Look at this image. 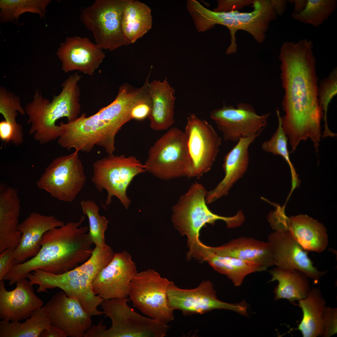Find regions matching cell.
<instances>
[{
    "mask_svg": "<svg viewBox=\"0 0 337 337\" xmlns=\"http://www.w3.org/2000/svg\"><path fill=\"white\" fill-rule=\"evenodd\" d=\"M196 259L208 262L216 271L227 276L235 286H240L247 275L256 271H266L259 264L236 258L218 255L208 250L203 244L198 248Z\"/></svg>",
    "mask_w": 337,
    "mask_h": 337,
    "instance_id": "28",
    "label": "cell"
},
{
    "mask_svg": "<svg viewBox=\"0 0 337 337\" xmlns=\"http://www.w3.org/2000/svg\"><path fill=\"white\" fill-rule=\"evenodd\" d=\"M268 220L273 229L287 231L305 251L320 252L328 245L325 228L306 215L288 217L283 208L277 206L269 214Z\"/></svg>",
    "mask_w": 337,
    "mask_h": 337,
    "instance_id": "17",
    "label": "cell"
},
{
    "mask_svg": "<svg viewBox=\"0 0 337 337\" xmlns=\"http://www.w3.org/2000/svg\"><path fill=\"white\" fill-rule=\"evenodd\" d=\"M81 77L78 72L70 76L63 83L60 93L54 96L51 101L36 89L32 101L24 108L28 117L27 123L30 125L29 134L40 144L59 138L61 127L56 124L58 120L66 117L70 122L79 117L81 106L78 83Z\"/></svg>",
    "mask_w": 337,
    "mask_h": 337,
    "instance_id": "5",
    "label": "cell"
},
{
    "mask_svg": "<svg viewBox=\"0 0 337 337\" xmlns=\"http://www.w3.org/2000/svg\"><path fill=\"white\" fill-rule=\"evenodd\" d=\"M288 1L294 3V12L296 13H299L303 10L305 8L307 0H288Z\"/></svg>",
    "mask_w": 337,
    "mask_h": 337,
    "instance_id": "46",
    "label": "cell"
},
{
    "mask_svg": "<svg viewBox=\"0 0 337 337\" xmlns=\"http://www.w3.org/2000/svg\"><path fill=\"white\" fill-rule=\"evenodd\" d=\"M16 283L14 289L8 291L4 281H0L1 320L13 322L27 319L43 306L42 300L36 295L30 280L21 278Z\"/></svg>",
    "mask_w": 337,
    "mask_h": 337,
    "instance_id": "22",
    "label": "cell"
},
{
    "mask_svg": "<svg viewBox=\"0 0 337 337\" xmlns=\"http://www.w3.org/2000/svg\"><path fill=\"white\" fill-rule=\"evenodd\" d=\"M323 331L322 336H331L337 333V309L325 307L323 315Z\"/></svg>",
    "mask_w": 337,
    "mask_h": 337,
    "instance_id": "39",
    "label": "cell"
},
{
    "mask_svg": "<svg viewBox=\"0 0 337 337\" xmlns=\"http://www.w3.org/2000/svg\"><path fill=\"white\" fill-rule=\"evenodd\" d=\"M19 111L24 115L25 111L21 105L19 96L9 91L4 87L0 88V113L5 119L7 125L14 128H22L21 125L17 123L16 118Z\"/></svg>",
    "mask_w": 337,
    "mask_h": 337,
    "instance_id": "38",
    "label": "cell"
},
{
    "mask_svg": "<svg viewBox=\"0 0 337 337\" xmlns=\"http://www.w3.org/2000/svg\"><path fill=\"white\" fill-rule=\"evenodd\" d=\"M65 224L53 215H45L34 212L31 213L17 227V229L21 233V237L14 251L15 264L23 263L35 256L41 249V243L45 233Z\"/></svg>",
    "mask_w": 337,
    "mask_h": 337,
    "instance_id": "23",
    "label": "cell"
},
{
    "mask_svg": "<svg viewBox=\"0 0 337 337\" xmlns=\"http://www.w3.org/2000/svg\"><path fill=\"white\" fill-rule=\"evenodd\" d=\"M86 180L82 163L75 151L53 159L36 183L53 197L71 202L81 192Z\"/></svg>",
    "mask_w": 337,
    "mask_h": 337,
    "instance_id": "13",
    "label": "cell"
},
{
    "mask_svg": "<svg viewBox=\"0 0 337 337\" xmlns=\"http://www.w3.org/2000/svg\"><path fill=\"white\" fill-rule=\"evenodd\" d=\"M270 272L272 277L270 281L278 283L274 291L276 300L286 299L294 304L305 298L310 289L308 277L300 271L277 267Z\"/></svg>",
    "mask_w": 337,
    "mask_h": 337,
    "instance_id": "29",
    "label": "cell"
},
{
    "mask_svg": "<svg viewBox=\"0 0 337 337\" xmlns=\"http://www.w3.org/2000/svg\"><path fill=\"white\" fill-rule=\"evenodd\" d=\"M274 9L277 15L283 14L286 9L288 1L283 0H271Z\"/></svg>",
    "mask_w": 337,
    "mask_h": 337,
    "instance_id": "45",
    "label": "cell"
},
{
    "mask_svg": "<svg viewBox=\"0 0 337 337\" xmlns=\"http://www.w3.org/2000/svg\"><path fill=\"white\" fill-rule=\"evenodd\" d=\"M129 0H96L81 9L80 19L90 31L95 44L112 51L131 44L121 28L124 10Z\"/></svg>",
    "mask_w": 337,
    "mask_h": 337,
    "instance_id": "10",
    "label": "cell"
},
{
    "mask_svg": "<svg viewBox=\"0 0 337 337\" xmlns=\"http://www.w3.org/2000/svg\"><path fill=\"white\" fill-rule=\"evenodd\" d=\"M20 200L17 189L0 185V253L8 248H16L21 237L17 229Z\"/></svg>",
    "mask_w": 337,
    "mask_h": 337,
    "instance_id": "25",
    "label": "cell"
},
{
    "mask_svg": "<svg viewBox=\"0 0 337 337\" xmlns=\"http://www.w3.org/2000/svg\"><path fill=\"white\" fill-rule=\"evenodd\" d=\"M148 93L152 102L148 117L151 129L156 131L169 129L174 122L175 90L169 83L167 77L163 81L154 80L147 81Z\"/></svg>",
    "mask_w": 337,
    "mask_h": 337,
    "instance_id": "27",
    "label": "cell"
},
{
    "mask_svg": "<svg viewBox=\"0 0 337 337\" xmlns=\"http://www.w3.org/2000/svg\"><path fill=\"white\" fill-rule=\"evenodd\" d=\"M67 334L58 327L51 325L50 328L44 330L41 337H66Z\"/></svg>",
    "mask_w": 337,
    "mask_h": 337,
    "instance_id": "44",
    "label": "cell"
},
{
    "mask_svg": "<svg viewBox=\"0 0 337 337\" xmlns=\"http://www.w3.org/2000/svg\"><path fill=\"white\" fill-rule=\"evenodd\" d=\"M146 94L143 86L136 88L127 83L122 84L110 104L90 116L82 114L71 123V131L74 141L86 151H91L97 145L103 147L108 154H113L116 134L125 124L132 120L133 108Z\"/></svg>",
    "mask_w": 337,
    "mask_h": 337,
    "instance_id": "3",
    "label": "cell"
},
{
    "mask_svg": "<svg viewBox=\"0 0 337 337\" xmlns=\"http://www.w3.org/2000/svg\"><path fill=\"white\" fill-rule=\"evenodd\" d=\"M256 138L253 136L240 139L225 156L223 164L224 176L214 189L208 192L207 204L227 195L234 183L242 177L249 164V147Z\"/></svg>",
    "mask_w": 337,
    "mask_h": 337,
    "instance_id": "24",
    "label": "cell"
},
{
    "mask_svg": "<svg viewBox=\"0 0 337 337\" xmlns=\"http://www.w3.org/2000/svg\"><path fill=\"white\" fill-rule=\"evenodd\" d=\"M337 5L335 0H308L303 10L299 13L293 12L291 15L300 22L317 27L328 19Z\"/></svg>",
    "mask_w": 337,
    "mask_h": 337,
    "instance_id": "34",
    "label": "cell"
},
{
    "mask_svg": "<svg viewBox=\"0 0 337 337\" xmlns=\"http://www.w3.org/2000/svg\"><path fill=\"white\" fill-rule=\"evenodd\" d=\"M171 282L153 269L137 272L129 285V298L145 316L167 324L174 319V310L169 307L167 298Z\"/></svg>",
    "mask_w": 337,
    "mask_h": 337,
    "instance_id": "12",
    "label": "cell"
},
{
    "mask_svg": "<svg viewBox=\"0 0 337 337\" xmlns=\"http://www.w3.org/2000/svg\"><path fill=\"white\" fill-rule=\"evenodd\" d=\"M152 102L148 94L137 103L130 113L132 119L142 120L149 117L151 110Z\"/></svg>",
    "mask_w": 337,
    "mask_h": 337,
    "instance_id": "40",
    "label": "cell"
},
{
    "mask_svg": "<svg viewBox=\"0 0 337 337\" xmlns=\"http://www.w3.org/2000/svg\"><path fill=\"white\" fill-rule=\"evenodd\" d=\"M278 124L277 128L271 138L264 142L261 144L262 150L274 155L281 156L287 162L290 167L293 182L297 181V174L291 161L287 149L288 138L282 127L281 116L277 115Z\"/></svg>",
    "mask_w": 337,
    "mask_h": 337,
    "instance_id": "37",
    "label": "cell"
},
{
    "mask_svg": "<svg viewBox=\"0 0 337 337\" xmlns=\"http://www.w3.org/2000/svg\"><path fill=\"white\" fill-rule=\"evenodd\" d=\"M144 165L146 171L162 180L194 177L184 132L169 129L150 148Z\"/></svg>",
    "mask_w": 337,
    "mask_h": 337,
    "instance_id": "8",
    "label": "cell"
},
{
    "mask_svg": "<svg viewBox=\"0 0 337 337\" xmlns=\"http://www.w3.org/2000/svg\"><path fill=\"white\" fill-rule=\"evenodd\" d=\"M52 325L70 337H83L92 325L91 317L76 299L61 290L42 307Z\"/></svg>",
    "mask_w": 337,
    "mask_h": 337,
    "instance_id": "19",
    "label": "cell"
},
{
    "mask_svg": "<svg viewBox=\"0 0 337 337\" xmlns=\"http://www.w3.org/2000/svg\"><path fill=\"white\" fill-rule=\"evenodd\" d=\"M50 0H1L0 20L2 23L17 24L20 15L28 12L45 17L46 8Z\"/></svg>",
    "mask_w": 337,
    "mask_h": 337,
    "instance_id": "33",
    "label": "cell"
},
{
    "mask_svg": "<svg viewBox=\"0 0 337 337\" xmlns=\"http://www.w3.org/2000/svg\"><path fill=\"white\" fill-rule=\"evenodd\" d=\"M270 113L258 115L250 104L241 103L236 107L224 104L210 114L217 128L223 134L226 141H238L240 139L258 137L267 125Z\"/></svg>",
    "mask_w": 337,
    "mask_h": 337,
    "instance_id": "14",
    "label": "cell"
},
{
    "mask_svg": "<svg viewBox=\"0 0 337 337\" xmlns=\"http://www.w3.org/2000/svg\"><path fill=\"white\" fill-rule=\"evenodd\" d=\"M207 193L202 184L196 182L172 208V222L182 235L187 237L189 249L201 242L199 239L200 231L206 224L213 225L217 221L221 220L226 223L228 228H234L241 226L245 220L241 210L230 217L213 213L207 205Z\"/></svg>",
    "mask_w": 337,
    "mask_h": 337,
    "instance_id": "7",
    "label": "cell"
},
{
    "mask_svg": "<svg viewBox=\"0 0 337 337\" xmlns=\"http://www.w3.org/2000/svg\"><path fill=\"white\" fill-rule=\"evenodd\" d=\"M80 205L84 215L87 216L89 223V236L95 246L101 248L105 247V232L107 228L108 221L104 216L99 213L100 208L93 200H82Z\"/></svg>",
    "mask_w": 337,
    "mask_h": 337,
    "instance_id": "35",
    "label": "cell"
},
{
    "mask_svg": "<svg viewBox=\"0 0 337 337\" xmlns=\"http://www.w3.org/2000/svg\"><path fill=\"white\" fill-rule=\"evenodd\" d=\"M114 254L107 244L103 248L95 246L90 257L73 269L60 274L37 269L32 272L30 280L33 285L38 286L37 292H47L48 289L60 288L68 297L77 300L90 316L100 315L104 312L97 308L103 299L95 294L92 283L98 273L111 260Z\"/></svg>",
    "mask_w": 337,
    "mask_h": 337,
    "instance_id": "4",
    "label": "cell"
},
{
    "mask_svg": "<svg viewBox=\"0 0 337 337\" xmlns=\"http://www.w3.org/2000/svg\"><path fill=\"white\" fill-rule=\"evenodd\" d=\"M167 298L170 308L181 310L185 314H203L214 309L229 310L244 315L247 314L245 302L231 304L218 299L209 281H203L197 287L191 289L180 288L171 281L168 288Z\"/></svg>",
    "mask_w": 337,
    "mask_h": 337,
    "instance_id": "15",
    "label": "cell"
},
{
    "mask_svg": "<svg viewBox=\"0 0 337 337\" xmlns=\"http://www.w3.org/2000/svg\"><path fill=\"white\" fill-rule=\"evenodd\" d=\"M273 252L274 265L282 268L295 269L317 283L325 272L318 270L309 257L307 252L286 231L275 230L268 237Z\"/></svg>",
    "mask_w": 337,
    "mask_h": 337,
    "instance_id": "20",
    "label": "cell"
},
{
    "mask_svg": "<svg viewBox=\"0 0 337 337\" xmlns=\"http://www.w3.org/2000/svg\"><path fill=\"white\" fill-rule=\"evenodd\" d=\"M310 40L287 42L280 50L281 79L285 95L282 102L285 115L282 127L295 151L308 138L315 149L321 139L320 122L324 116L318 97L316 59Z\"/></svg>",
    "mask_w": 337,
    "mask_h": 337,
    "instance_id": "1",
    "label": "cell"
},
{
    "mask_svg": "<svg viewBox=\"0 0 337 337\" xmlns=\"http://www.w3.org/2000/svg\"><path fill=\"white\" fill-rule=\"evenodd\" d=\"M16 248H8L0 254V281L15 264L14 253Z\"/></svg>",
    "mask_w": 337,
    "mask_h": 337,
    "instance_id": "41",
    "label": "cell"
},
{
    "mask_svg": "<svg viewBox=\"0 0 337 337\" xmlns=\"http://www.w3.org/2000/svg\"><path fill=\"white\" fill-rule=\"evenodd\" d=\"M106 326L102 324L101 320L97 325H91L85 333L84 337H100Z\"/></svg>",
    "mask_w": 337,
    "mask_h": 337,
    "instance_id": "43",
    "label": "cell"
},
{
    "mask_svg": "<svg viewBox=\"0 0 337 337\" xmlns=\"http://www.w3.org/2000/svg\"><path fill=\"white\" fill-rule=\"evenodd\" d=\"M254 0H218L217 7L213 11L217 12L236 11L244 6L252 3Z\"/></svg>",
    "mask_w": 337,
    "mask_h": 337,
    "instance_id": "42",
    "label": "cell"
},
{
    "mask_svg": "<svg viewBox=\"0 0 337 337\" xmlns=\"http://www.w3.org/2000/svg\"><path fill=\"white\" fill-rule=\"evenodd\" d=\"M93 168L91 181L95 188L107 192L105 205H110L115 196L126 209L131 203L126 194L129 186L136 176L146 172L144 164L136 157L124 154L108 155L95 161Z\"/></svg>",
    "mask_w": 337,
    "mask_h": 337,
    "instance_id": "9",
    "label": "cell"
},
{
    "mask_svg": "<svg viewBox=\"0 0 337 337\" xmlns=\"http://www.w3.org/2000/svg\"><path fill=\"white\" fill-rule=\"evenodd\" d=\"M66 73L77 70L91 76L105 57L102 49L87 37H67L56 53Z\"/></svg>",
    "mask_w": 337,
    "mask_h": 337,
    "instance_id": "21",
    "label": "cell"
},
{
    "mask_svg": "<svg viewBox=\"0 0 337 337\" xmlns=\"http://www.w3.org/2000/svg\"><path fill=\"white\" fill-rule=\"evenodd\" d=\"M253 10L249 12H240L237 10L217 12L202 5L197 8L195 14L196 26L200 32L211 29L216 24L226 27L231 36L230 46L226 53H235L237 49L235 35L239 30L247 32L259 43L262 42L270 23L277 16L271 0H254Z\"/></svg>",
    "mask_w": 337,
    "mask_h": 337,
    "instance_id": "6",
    "label": "cell"
},
{
    "mask_svg": "<svg viewBox=\"0 0 337 337\" xmlns=\"http://www.w3.org/2000/svg\"><path fill=\"white\" fill-rule=\"evenodd\" d=\"M151 10L147 5L137 0H129L123 12L121 28L123 34L130 42H135L151 28Z\"/></svg>",
    "mask_w": 337,
    "mask_h": 337,
    "instance_id": "31",
    "label": "cell"
},
{
    "mask_svg": "<svg viewBox=\"0 0 337 337\" xmlns=\"http://www.w3.org/2000/svg\"><path fill=\"white\" fill-rule=\"evenodd\" d=\"M298 302L303 316L297 329L304 337L322 336L323 315L326 303L320 289H310L306 297Z\"/></svg>",
    "mask_w": 337,
    "mask_h": 337,
    "instance_id": "30",
    "label": "cell"
},
{
    "mask_svg": "<svg viewBox=\"0 0 337 337\" xmlns=\"http://www.w3.org/2000/svg\"><path fill=\"white\" fill-rule=\"evenodd\" d=\"M128 297L103 300L100 305L112 324L100 337H164L167 324L136 312L129 307Z\"/></svg>",
    "mask_w": 337,
    "mask_h": 337,
    "instance_id": "11",
    "label": "cell"
},
{
    "mask_svg": "<svg viewBox=\"0 0 337 337\" xmlns=\"http://www.w3.org/2000/svg\"><path fill=\"white\" fill-rule=\"evenodd\" d=\"M137 272L129 253L125 251L115 253L95 278L93 291L103 300L127 297L130 282Z\"/></svg>",
    "mask_w": 337,
    "mask_h": 337,
    "instance_id": "18",
    "label": "cell"
},
{
    "mask_svg": "<svg viewBox=\"0 0 337 337\" xmlns=\"http://www.w3.org/2000/svg\"><path fill=\"white\" fill-rule=\"evenodd\" d=\"M184 132L194 177L199 178L211 169L219 152L222 139L210 124L194 114L187 117Z\"/></svg>",
    "mask_w": 337,
    "mask_h": 337,
    "instance_id": "16",
    "label": "cell"
},
{
    "mask_svg": "<svg viewBox=\"0 0 337 337\" xmlns=\"http://www.w3.org/2000/svg\"><path fill=\"white\" fill-rule=\"evenodd\" d=\"M206 247L209 251L218 255L255 262L266 270L268 267L274 265L272 247L268 242L242 237L231 240L220 246H206Z\"/></svg>",
    "mask_w": 337,
    "mask_h": 337,
    "instance_id": "26",
    "label": "cell"
},
{
    "mask_svg": "<svg viewBox=\"0 0 337 337\" xmlns=\"http://www.w3.org/2000/svg\"><path fill=\"white\" fill-rule=\"evenodd\" d=\"M82 216L77 222L51 229L43 235L41 249L35 256L14 265L4 276L12 286L20 279L27 278L32 271L39 269L53 274L64 273L77 267L90 256L93 243L88 234L89 227H80L85 220Z\"/></svg>",
    "mask_w": 337,
    "mask_h": 337,
    "instance_id": "2",
    "label": "cell"
},
{
    "mask_svg": "<svg viewBox=\"0 0 337 337\" xmlns=\"http://www.w3.org/2000/svg\"><path fill=\"white\" fill-rule=\"evenodd\" d=\"M22 323L6 320L0 321V337H40L51 324L42 307Z\"/></svg>",
    "mask_w": 337,
    "mask_h": 337,
    "instance_id": "32",
    "label": "cell"
},
{
    "mask_svg": "<svg viewBox=\"0 0 337 337\" xmlns=\"http://www.w3.org/2000/svg\"><path fill=\"white\" fill-rule=\"evenodd\" d=\"M337 93V69L335 67L327 77L320 82L318 87V103L324 113L323 119L325 122V130L322 136L324 138L336 136V134L331 132L329 128L327 114L329 104Z\"/></svg>",
    "mask_w": 337,
    "mask_h": 337,
    "instance_id": "36",
    "label": "cell"
}]
</instances>
